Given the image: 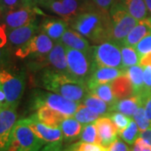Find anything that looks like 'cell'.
<instances>
[{
  "label": "cell",
  "instance_id": "15",
  "mask_svg": "<svg viewBox=\"0 0 151 151\" xmlns=\"http://www.w3.org/2000/svg\"><path fill=\"white\" fill-rule=\"evenodd\" d=\"M26 119V122L31 129L45 144L60 143L63 139V134L60 128H51L38 121L33 116Z\"/></svg>",
  "mask_w": 151,
  "mask_h": 151
},
{
  "label": "cell",
  "instance_id": "41",
  "mask_svg": "<svg viewBox=\"0 0 151 151\" xmlns=\"http://www.w3.org/2000/svg\"><path fill=\"white\" fill-rule=\"evenodd\" d=\"M131 151H151V145L142 138L139 137L134 142V147L132 148Z\"/></svg>",
  "mask_w": 151,
  "mask_h": 151
},
{
  "label": "cell",
  "instance_id": "45",
  "mask_svg": "<svg viewBox=\"0 0 151 151\" xmlns=\"http://www.w3.org/2000/svg\"><path fill=\"white\" fill-rule=\"evenodd\" d=\"M139 65L142 66H145V65H150L151 66V52L141 58Z\"/></svg>",
  "mask_w": 151,
  "mask_h": 151
},
{
  "label": "cell",
  "instance_id": "27",
  "mask_svg": "<svg viewBox=\"0 0 151 151\" xmlns=\"http://www.w3.org/2000/svg\"><path fill=\"white\" fill-rule=\"evenodd\" d=\"M89 92L97 97L101 98L104 102L108 103L110 105H113L118 101L113 92V89L111 86V82L99 84L89 90Z\"/></svg>",
  "mask_w": 151,
  "mask_h": 151
},
{
  "label": "cell",
  "instance_id": "48",
  "mask_svg": "<svg viewBox=\"0 0 151 151\" xmlns=\"http://www.w3.org/2000/svg\"><path fill=\"white\" fill-rule=\"evenodd\" d=\"M3 16V10H2V7H1V3H0V19Z\"/></svg>",
  "mask_w": 151,
  "mask_h": 151
},
{
  "label": "cell",
  "instance_id": "46",
  "mask_svg": "<svg viewBox=\"0 0 151 151\" xmlns=\"http://www.w3.org/2000/svg\"><path fill=\"white\" fill-rule=\"evenodd\" d=\"M145 4L147 6L148 12L150 13V14L151 15V0H145Z\"/></svg>",
  "mask_w": 151,
  "mask_h": 151
},
{
  "label": "cell",
  "instance_id": "30",
  "mask_svg": "<svg viewBox=\"0 0 151 151\" xmlns=\"http://www.w3.org/2000/svg\"><path fill=\"white\" fill-rule=\"evenodd\" d=\"M80 139L82 142L102 145V140L99 137L95 123L86 124L82 128L81 134H80Z\"/></svg>",
  "mask_w": 151,
  "mask_h": 151
},
{
  "label": "cell",
  "instance_id": "31",
  "mask_svg": "<svg viewBox=\"0 0 151 151\" xmlns=\"http://www.w3.org/2000/svg\"><path fill=\"white\" fill-rule=\"evenodd\" d=\"M139 134H140V130L139 129L138 125L135 123L134 120L132 119L128 127L119 133V136L128 145H132L134 144L136 139L139 137Z\"/></svg>",
  "mask_w": 151,
  "mask_h": 151
},
{
  "label": "cell",
  "instance_id": "7",
  "mask_svg": "<svg viewBox=\"0 0 151 151\" xmlns=\"http://www.w3.org/2000/svg\"><path fill=\"white\" fill-rule=\"evenodd\" d=\"M0 86L5 94L8 106L16 108L25 88L24 74H13L6 70H0Z\"/></svg>",
  "mask_w": 151,
  "mask_h": 151
},
{
  "label": "cell",
  "instance_id": "47",
  "mask_svg": "<svg viewBox=\"0 0 151 151\" xmlns=\"http://www.w3.org/2000/svg\"><path fill=\"white\" fill-rule=\"evenodd\" d=\"M35 4H40V3H42V2H45V1H46V0H33Z\"/></svg>",
  "mask_w": 151,
  "mask_h": 151
},
{
  "label": "cell",
  "instance_id": "10",
  "mask_svg": "<svg viewBox=\"0 0 151 151\" xmlns=\"http://www.w3.org/2000/svg\"><path fill=\"white\" fill-rule=\"evenodd\" d=\"M52 48V40L45 34L41 33L33 36L28 42L17 49L15 55L21 59L27 57L41 59L45 57Z\"/></svg>",
  "mask_w": 151,
  "mask_h": 151
},
{
  "label": "cell",
  "instance_id": "2",
  "mask_svg": "<svg viewBox=\"0 0 151 151\" xmlns=\"http://www.w3.org/2000/svg\"><path fill=\"white\" fill-rule=\"evenodd\" d=\"M40 81L46 90L77 103L83 101L88 94L86 82L57 70H45L41 74Z\"/></svg>",
  "mask_w": 151,
  "mask_h": 151
},
{
  "label": "cell",
  "instance_id": "12",
  "mask_svg": "<svg viewBox=\"0 0 151 151\" xmlns=\"http://www.w3.org/2000/svg\"><path fill=\"white\" fill-rule=\"evenodd\" d=\"M16 108H4L0 113V151H6L17 120Z\"/></svg>",
  "mask_w": 151,
  "mask_h": 151
},
{
  "label": "cell",
  "instance_id": "13",
  "mask_svg": "<svg viewBox=\"0 0 151 151\" xmlns=\"http://www.w3.org/2000/svg\"><path fill=\"white\" fill-rule=\"evenodd\" d=\"M38 30H39V26L36 22L34 21L21 27L11 29H5L6 39L8 43L12 47L18 49L28 42L33 36H35V33Z\"/></svg>",
  "mask_w": 151,
  "mask_h": 151
},
{
  "label": "cell",
  "instance_id": "20",
  "mask_svg": "<svg viewBox=\"0 0 151 151\" xmlns=\"http://www.w3.org/2000/svg\"><path fill=\"white\" fill-rule=\"evenodd\" d=\"M151 33V21L150 19L146 18L145 19L139 20L138 24L135 26L125 37L121 45L125 46H132L135 45L140 41L147 35Z\"/></svg>",
  "mask_w": 151,
  "mask_h": 151
},
{
  "label": "cell",
  "instance_id": "5",
  "mask_svg": "<svg viewBox=\"0 0 151 151\" xmlns=\"http://www.w3.org/2000/svg\"><path fill=\"white\" fill-rule=\"evenodd\" d=\"M112 19V41L121 44L129 33L138 24L139 20L132 16L122 3H115L110 9Z\"/></svg>",
  "mask_w": 151,
  "mask_h": 151
},
{
  "label": "cell",
  "instance_id": "14",
  "mask_svg": "<svg viewBox=\"0 0 151 151\" xmlns=\"http://www.w3.org/2000/svg\"><path fill=\"white\" fill-rule=\"evenodd\" d=\"M126 73V69L116 68V67H92V72L89 76L86 86L88 91L99 84L108 83L113 81L114 79Z\"/></svg>",
  "mask_w": 151,
  "mask_h": 151
},
{
  "label": "cell",
  "instance_id": "34",
  "mask_svg": "<svg viewBox=\"0 0 151 151\" xmlns=\"http://www.w3.org/2000/svg\"><path fill=\"white\" fill-rule=\"evenodd\" d=\"M70 151H108V148L98 144L78 142L69 148Z\"/></svg>",
  "mask_w": 151,
  "mask_h": 151
},
{
  "label": "cell",
  "instance_id": "25",
  "mask_svg": "<svg viewBox=\"0 0 151 151\" xmlns=\"http://www.w3.org/2000/svg\"><path fill=\"white\" fill-rule=\"evenodd\" d=\"M126 10L139 21L145 19L148 15V9L145 0H122Z\"/></svg>",
  "mask_w": 151,
  "mask_h": 151
},
{
  "label": "cell",
  "instance_id": "28",
  "mask_svg": "<svg viewBox=\"0 0 151 151\" xmlns=\"http://www.w3.org/2000/svg\"><path fill=\"white\" fill-rule=\"evenodd\" d=\"M121 55H122V63L124 69H127L133 65H139L140 56L139 55L137 50L132 46L121 45Z\"/></svg>",
  "mask_w": 151,
  "mask_h": 151
},
{
  "label": "cell",
  "instance_id": "9",
  "mask_svg": "<svg viewBox=\"0 0 151 151\" xmlns=\"http://www.w3.org/2000/svg\"><path fill=\"white\" fill-rule=\"evenodd\" d=\"M42 14L35 3H28L14 10L6 12L3 14V26L6 29H15L26 25L29 23L35 21L38 14Z\"/></svg>",
  "mask_w": 151,
  "mask_h": 151
},
{
  "label": "cell",
  "instance_id": "40",
  "mask_svg": "<svg viewBox=\"0 0 151 151\" xmlns=\"http://www.w3.org/2000/svg\"><path fill=\"white\" fill-rule=\"evenodd\" d=\"M108 151H131L127 143L117 139L108 147Z\"/></svg>",
  "mask_w": 151,
  "mask_h": 151
},
{
  "label": "cell",
  "instance_id": "37",
  "mask_svg": "<svg viewBox=\"0 0 151 151\" xmlns=\"http://www.w3.org/2000/svg\"><path fill=\"white\" fill-rule=\"evenodd\" d=\"M6 41H7V39H6L5 29L4 27V29H0V65L5 64L8 60V53L4 47Z\"/></svg>",
  "mask_w": 151,
  "mask_h": 151
},
{
  "label": "cell",
  "instance_id": "21",
  "mask_svg": "<svg viewBox=\"0 0 151 151\" xmlns=\"http://www.w3.org/2000/svg\"><path fill=\"white\" fill-rule=\"evenodd\" d=\"M60 42L67 48L76 49L85 53H91V48L89 46L88 41L83 37V35L76 30L66 29Z\"/></svg>",
  "mask_w": 151,
  "mask_h": 151
},
{
  "label": "cell",
  "instance_id": "17",
  "mask_svg": "<svg viewBox=\"0 0 151 151\" xmlns=\"http://www.w3.org/2000/svg\"><path fill=\"white\" fill-rule=\"evenodd\" d=\"M95 124L102 140V145L108 147L113 141L118 139L119 135V129L108 116L98 118Z\"/></svg>",
  "mask_w": 151,
  "mask_h": 151
},
{
  "label": "cell",
  "instance_id": "18",
  "mask_svg": "<svg viewBox=\"0 0 151 151\" xmlns=\"http://www.w3.org/2000/svg\"><path fill=\"white\" fill-rule=\"evenodd\" d=\"M34 118L38 121L43 123L51 128H60L61 122L67 118L64 114L49 108L45 105H42L35 110L33 115Z\"/></svg>",
  "mask_w": 151,
  "mask_h": 151
},
{
  "label": "cell",
  "instance_id": "49",
  "mask_svg": "<svg viewBox=\"0 0 151 151\" xmlns=\"http://www.w3.org/2000/svg\"><path fill=\"white\" fill-rule=\"evenodd\" d=\"M115 3H122V0H116Z\"/></svg>",
  "mask_w": 151,
  "mask_h": 151
},
{
  "label": "cell",
  "instance_id": "24",
  "mask_svg": "<svg viewBox=\"0 0 151 151\" xmlns=\"http://www.w3.org/2000/svg\"><path fill=\"white\" fill-rule=\"evenodd\" d=\"M60 128L62 131L63 139L66 141H72L80 136L83 127L75 118L68 117L61 122Z\"/></svg>",
  "mask_w": 151,
  "mask_h": 151
},
{
  "label": "cell",
  "instance_id": "4",
  "mask_svg": "<svg viewBox=\"0 0 151 151\" xmlns=\"http://www.w3.org/2000/svg\"><path fill=\"white\" fill-rule=\"evenodd\" d=\"M42 105L58 111L68 118L75 114L79 103L55 92L52 93L36 90L31 97V109L35 111Z\"/></svg>",
  "mask_w": 151,
  "mask_h": 151
},
{
  "label": "cell",
  "instance_id": "33",
  "mask_svg": "<svg viewBox=\"0 0 151 151\" xmlns=\"http://www.w3.org/2000/svg\"><path fill=\"white\" fill-rule=\"evenodd\" d=\"M108 116L112 119L114 124L117 126L119 133L128 127V125L129 124L130 121L132 120L130 117H128L120 112H113L112 113H109Z\"/></svg>",
  "mask_w": 151,
  "mask_h": 151
},
{
  "label": "cell",
  "instance_id": "1",
  "mask_svg": "<svg viewBox=\"0 0 151 151\" xmlns=\"http://www.w3.org/2000/svg\"><path fill=\"white\" fill-rule=\"evenodd\" d=\"M74 30L95 44L112 40L113 24L110 14L98 10L94 6L81 12L70 21Z\"/></svg>",
  "mask_w": 151,
  "mask_h": 151
},
{
  "label": "cell",
  "instance_id": "6",
  "mask_svg": "<svg viewBox=\"0 0 151 151\" xmlns=\"http://www.w3.org/2000/svg\"><path fill=\"white\" fill-rule=\"evenodd\" d=\"M120 45L109 40L91 48L92 67H116L123 68Z\"/></svg>",
  "mask_w": 151,
  "mask_h": 151
},
{
  "label": "cell",
  "instance_id": "22",
  "mask_svg": "<svg viewBox=\"0 0 151 151\" xmlns=\"http://www.w3.org/2000/svg\"><path fill=\"white\" fill-rule=\"evenodd\" d=\"M111 86L113 94L118 100L134 96L133 85L126 73L111 81Z\"/></svg>",
  "mask_w": 151,
  "mask_h": 151
},
{
  "label": "cell",
  "instance_id": "26",
  "mask_svg": "<svg viewBox=\"0 0 151 151\" xmlns=\"http://www.w3.org/2000/svg\"><path fill=\"white\" fill-rule=\"evenodd\" d=\"M82 103L86 105L87 108H89L93 112L98 113L99 115H105L108 116L111 111L112 105L108 104V103L104 102L101 98L97 97V96L93 95L92 93L87 94Z\"/></svg>",
  "mask_w": 151,
  "mask_h": 151
},
{
  "label": "cell",
  "instance_id": "3",
  "mask_svg": "<svg viewBox=\"0 0 151 151\" xmlns=\"http://www.w3.org/2000/svg\"><path fill=\"white\" fill-rule=\"evenodd\" d=\"M45 143L31 129L26 119L17 121L6 151H40Z\"/></svg>",
  "mask_w": 151,
  "mask_h": 151
},
{
  "label": "cell",
  "instance_id": "19",
  "mask_svg": "<svg viewBox=\"0 0 151 151\" xmlns=\"http://www.w3.org/2000/svg\"><path fill=\"white\" fill-rule=\"evenodd\" d=\"M68 24L69 23L63 19H46L41 24L40 29L51 40L60 42L66 30Z\"/></svg>",
  "mask_w": 151,
  "mask_h": 151
},
{
  "label": "cell",
  "instance_id": "50",
  "mask_svg": "<svg viewBox=\"0 0 151 151\" xmlns=\"http://www.w3.org/2000/svg\"><path fill=\"white\" fill-rule=\"evenodd\" d=\"M150 21H151V18H150Z\"/></svg>",
  "mask_w": 151,
  "mask_h": 151
},
{
  "label": "cell",
  "instance_id": "32",
  "mask_svg": "<svg viewBox=\"0 0 151 151\" xmlns=\"http://www.w3.org/2000/svg\"><path fill=\"white\" fill-rule=\"evenodd\" d=\"M133 117H134V120L135 121V123L137 124L139 129L140 130V132L151 127V123L146 116L145 108L143 105L139 107Z\"/></svg>",
  "mask_w": 151,
  "mask_h": 151
},
{
  "label": "cell",
  "instance_id": "35",
  "mask_svg": "<svg viewBox=\"0 0 151 151\" xmlns=\"http://www.w3.org/2000/svg\"><path fill=\"white\" fill-rule=\"evenodd\" d=\"M0 3L4 14L6 12L14 10L28 3H35V2L33 0H0Z\"/></svg>",
  "mask_w": 151,
  "mask_h": 151
},
{
  "label": "cell",
  "instance_id": "8",
  "mask_svg": "<svg viewBox=\"0 0 151 151\" xmlns=\"http://www.w3.org/2000/svg\"><path fill=\"white\" fill-rule=\"evenodd\" d=\"M68 73L76 79L86 82L92 70L91 53L65 47Z\"/></svg>",
  "mask_w": 151,
  "mask_h": 151
},
{
  "label": "cell",
  "instance_id": "38",
  "mask_svg": "<svg viewBox=\"0 0 151 151\" xmlns=\"http://www.w3.org/2000/svg\"><path fill=\"white\" fill-rule=\"evenodd\" d=\"M115 2L116 0H92L93 6L98 10L106 14H110V9Z\"/></svg>",
  "mask_w": 151,
  "mask_h": 151
},
{
  "label": "cell",
  "instance_id": "43",
  "mask_svg": "<svg viewBox=\"0 0 151 151\" xmlns=\"http://www.w3.org/2000/svg\"><path fill=\"white\" fill-rule=\"evenodd\" d=\"M139 137L151 145V127L144 131H141Z\"/></svg>",
  "mask_w": 151,
  "mask_h": 151
},
{
  "label": "cell",
  "instance_id": "11",
  "mask_svg": "<svg viewBox=\"0 0 151 151\" xmlns=\"http://www.w3.org/2000/svg\"><path fill=\"white\" fill-rule=\"evenodd\" d=\"M39 4L57 14L68 23L81 12L92 7H89L85 3H81L80 0H46Z\"/></svg>",
  "mask_w": 151,
  "mask_h": 151
},
{
  "label": "cell",
  "instance_id": "23",
  "mask_svg": "<svg viewBox=\"0 0 151 151\" xmlns=\"http://www.w3.org/2000/svg\"><path fill=\"white\" fill-rule=\"evenodd\" d=\"M144 104L141 102L140 97L139 96H132L124 99L118 100L116 103L112 105L111 111L112 112H120L124 113L128 117H133L137 109L139 106Z\"/></svg>",
  "mask_w": 151,
  "mask_h": 151
},
{
  "label": "cell",
  "instance_id": "36",
  "mask_svg": "<svg viewBox=\"0 0 151 151\" xmlns=\"http://www.w3.org/2000/svg\"><path fill=\"white\" fill-rule=\"evenodd\" d=\"M135 50H137L140 59L147 54L151 52V33L144 37L139 43L135 45Z\"/></svg>",
  "mask_w": 151,
  "mask_h": 151
},
{
  "label": "cell",
  "instance_id": "29",
  "mask_svg": "<svg viewBox=\"0 0 151 151\" xmlns=\"http://www.w3.org/2000/svg\"><path fill=\"white\" fill-rule=\"evenodd\" d=\"M74 118L81 124L86 125V124L95 123L97 119L99 118V114L93 112L82 103V104H79L77 110L74 114Z\"/></svg>",
  "mask_w": 151,
  "mask_h": 151
},
{
  "label": "cell",
  "instance_id": "42",
  "mask_svg": "<svg viewBox=\"0 0 151 151\" xmlns=\"http://www.w3.org/2000/svg\"><path fill=\"white\" fill-rule=\"evenodd\" d=\"M40 151H70V149H62L61 142L60 143H51L46 145Z\"/></svg>",
  "mask_w": 151,
  "mask_h": 151
},
{
  "label": "cell",
  "instance_id": "16",
  "mask_svg": "<svg viewBox=\"0 0 151 151\" xmlns=\"http://www.w3.org/2000/svg\"><path fill=\"white\" fill-rule=\"evenodd\" d=\"M37 62L40 63V66H42V65H50L53 66L57 71L69 74L65 47L62 43L58 42L55 44L50 53L45 57L38 59Z\"/></svg>",
  "mask_w": 151,
  "mask_h": 151
},
{
  "label": "cell",
  "instance_id": "44",
  "mask_svg": "<svg viewBox=\"0 0 151 151\" xmlns=\"http://www.w3.org/2000/svg\"><path fill=\"white\" fill-rule=\"evenodd\" d=\"M144 108H145L146 116L151 123V95L146 99L145 103L144 104Z\"/></svg>",
  "mask_w": 151,
  "mask_h": 151
},
{
  "label": "cell",
  "instance_id": "39",
  "mask_svg": "<svg viewBox=\"0 0 151 151\" xmlns=\"http://www.w3.org/2000/svg\"><path fill=\"white\" fill-rule=\"evenodd\" d=\"M144 84L145 92L149 95H151V66H144Z\"/></svg>",
  "mask_w": 151,
  "mask_h": 151
}]
</instances>
